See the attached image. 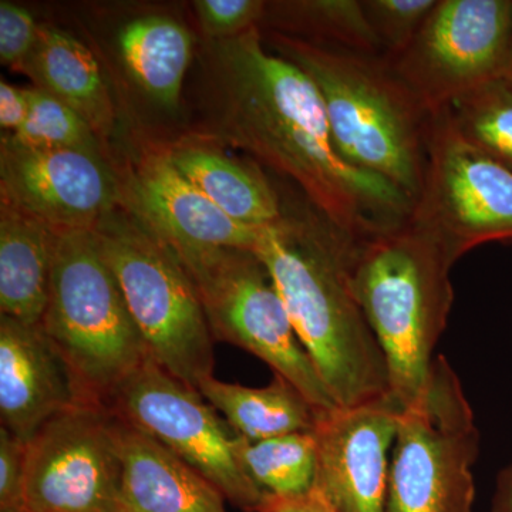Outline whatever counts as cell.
Wrapping results in <instances>:
<instances>
[{
  "mask_svg": "<svg viewBox=\"0 0 512 512\" xmlns=\"http://www.w3.org/2000/svg\"><path fill=\"white\" fill-rule=\"evenodd\" d=\"M352 241L325 220L285 214L262 227L252 251L271 274L293 328L342 409L392 396L386 357L350 289Z\"/></svg>",
  "mask_w": 512,
  "mask_h": 512,
  "instance_id": "2",
  "label": "cell"
},
{
  "mask_svg": "<svg viewBox=\"0 0 512 512\" xmlns=\"http://www.w3.org/2000/svg\"><path fill=\"white\" fill-rule=\"evenodd\" d=\"M28 120L5 136L19 146L37 150H82L101 154L99 136L86 120L63 101L30 87Z\"/></svg>",
  "mask_w": 512,
  "mask_h": 512,
  "instance_id": "26",
  "label": "cell"
},
{
  "mask_svg": "<svg viewBox=\"0 0 512 512\" xmlns=\"http://www.w3.org/2000/svg\"><path fill=\"white\" fill-rule=\"evenodd\" d=\"M89 406L66 360L40 325L0 316V420L28 441L59 414Z\"/></svg>",
  "mask_w": 512,
  "mask_h": 512,
  "instance_id": "16",
  "label": "cell"
},
{
  "mask_svg": "<svg viewBox=\"0 0 512 512\" xmlns=\"http://www.w3.org/2000/svg\"><path fill=\"white\" fill-rule=\"evenodd\" d=\"M281 35L316 45L384 57V50L366 18L362 0H303L269 6Z\"/></svg>",
  "mask_w": 512,
  "mask_h": 512,
  "instance_id": "23",
  "label": "cell"
},
{
  "mask_svg": "<svg viewBox=\"0 0 512 512\" xmlns=\"http://www.w3.org/2000/svg\"><path fill=\"white\" fill-rule=\"evenodd\" d=\"M480 451L474 412L446 357L436 356L419 399L399 417L387 512H473Z\"/></svg>",
  "mask_w": 512,
  "mask_h": 512,
  "instance_id": "8",
  "label": "cell"
},
{
  "mask_svg": "<svg viewBox=\"0 0 512 512\" xmlns=\"http://www.w3.org/2000/svg\"><path fill=\"white\" fill-rule=\"evenodd\" d=\"M37 30L32 13L22 6L0 2V62L22 70L36 43Z\"/></svg>",
  "mask_w": 512,
  "mask_h": 512,
  "instance_id": "30",
  "label": "cell"
},
{
  "mask_svg": "<svg viewBox=\"0 0 512 512\" xmlns=\"http://www.w3.org/2000/svg\"><path fill=\"white\" fill-rule=\"evenodd\" d=\"M493 512H512V466L505 467L497 477Z\"/></svg>",
  "mask_w": 512,
  "mask_h": 512,
  "instance_id": "33",
  "label": "cell"
},
{
  "mask_svg": "<svg viewBox=\"0 0 512 512\" xmlns=\"http://www.w3.org/2000/svg\"><path fill=\"white\" fill-rule=\"evenodd\" d=\"M215 57L225 140L295 181L322 220L357 241L412 215L399 188L340 156L318 87L259 28L215 43Z\"/></svg>",
  "mask_w": 512,
  "mask_h": 512,
  "instance_id": "1",
  "label": "cell"
},
{
  "mask_svg": "<svg viewBox=\"0 0 512 512\" xmlns=\"http://www.w3.org/2000/svg\"><path fill=\"white\" fill-rule=\"evenodd\" d=\"M29 89H19L5 80L0 82V127L6 133H16L28 120Z\"/></svg>",
  "mask_w": 512,
  "mask_h": 512,
  "instance_id": "31",
  "label": "cell"
},
{
  "mask_svg": "<svg viewBox=\"0 0 512 512\" xmlns=\"http://www.w3.org/2000/svg\"><path fill=\"white\" fill-rule=\"evenodd\" d=\"M92 231L151 360L198 390L214 372V336L184 266L124 205Z\"/></svg>",
  "mask_w": 512,
  "mask_h": 512,
  "instance_id": "6",
  "label": "cell"
},
{
  "mask_svg": "<svg viewBox=\"0 0 512 512\" xmlns=\"http://www.w3.org/2000/svg\"><path fill=\"white\" fill-rule=\"evenodd\" d=\"M171 251L195 286L214 340L261 359L274 375L298 387L320 414L338 409L293 328L271 274L254 252L185 247Z\"/></svg>",
  "mask_w": 512,
  "mask_h": 512,
  "instance_id": "7",
  "label": "cell"
},
{
  "mask_svg": "<svg viewBox=\"0 0 512 512\" xmlns=\"http://www.w3.org/2000/svg\"><path fill=\"white\" fill-rule=\"evenodd\" d=\"M501 79L507 80L508 83L512 84V26L510 40H508L507 55H505L503 74Z\"/></svg>",
  "mask_w": 512,
  "mask_h": 512,
  "instance_id": "34",
  "label": "cell"
},
{
  "mask_svg": "<svg viewBox=\"0 0 512 512\" xmlns=\"http://www.w3.org/2000/svg\"><path fill=\"white\" fill-rule=\"evenodd\" d=\"M123 205L168 247L254 251L262 227L232 220L175 168L170 153L150 151L123 183Z\"/></svg>",
  "mask_w": 512,
  "mask_h": 512,
  "instance_id": "15",
  "label": "cell"
},
{
  "mask_svg": "<svg viewBox=\"0 0 512 512\" xmlns=\"http://www.w3.org/2000/svg\"><path fill=\"white\" fill-rule=\"evenodd\" d=\"M26 511L126 512L111 410L77 407L28 441Z\"/></svg>",
  "mask_w": 512,
  "mask_h": 512,
  "instance_id": "12",
  "label": "cell"
},
{
  "mask_svg": "<svg viewBox=\"0 0 512 512\" xmlns=\"http://www.w3.org/2000/svg\"><path fill=\"white\" fill-rule=\"evenodd\" d=\"M512 0H437L399 55L386 60L430 114L501 79Z\"/></svg>",
  "mask_w": 512,
  "mask_h": 512,
  "instance_id": "11",
  "label": "cell"
},
{
  "mask_svg": "<svg viewBox=\"0 0 512 512\" xmlns=\"http://www.w3.org/2000/svg\"><path fill=\"white\" fill-rule=\"evenodd\" d=\"M55 232L6 198L0 200V312L40 325L49 301Z\"/></svg>",
  "mask_w": 512,
  "mask_h": 512,
  "instance_id": "19",
  "label": "cell"
},
{
  "mask_svg": "<svg viewBox=\"0 0 512 512\" xmlns=\"http://www.w3.org/2000/svg\"><path fill=\"white\" fill-rule=\"evenodd\" d=\"M28 443L0 429V512L26 511Z\"/></svg>",
  "mask_w": 512,
  "mask_h": 512,
  "instance_id": "29",
  "label": "cell"
},
{
  "mask_svg": "<svg viewBox=\"0 0 512 512\" xmlns=\"http://www.w3.org/2000/svg\"><path fill=\"white\" fill-rule=\"evenodd\" d=\"M259 512H338L326 495L313 487L309 493L296 497H275L266 494L264 505Z\"/></svg>",
  "mask_w": 512,
  "mask_h": 512,
  "instance_id": "32",
  "label": "cell"
},
{
  "mask_svg": "<svg viewBox=\"0 0 512 512\" xmlns=\"http://www.w3.org/2000/svg\"><path fill=\"white\" fill-rule=\"evenodd\" d=\"M464 140L512 168V84L495 79L443 109Z\"/></svg>",
  "mask_w": 512,
  "mask_h": 512,
  "instance_id": "25",
  "label": "cell"
},
{
  "mask_svg": "<svg viewBox=\"0 0 512 512\" xmlns=\"http://www.w3.org/2000/svg\"><path fill=\"white\" fill-rule=\"evenodd\" d=\"M89 406L109 409L150 353L93 231L55 234L49 301L40 323Z\"/></svg>",
  "mask_w": 512,
  "mask_h": 512,
  "instance_id": "5",
  "label": "cell"
},
{
  "mask_svg": "<svg viewBox=\"0 0 512 512\" xmlns=\"http://www.w3.org/2000/svg\"><path fill=\"white\" fill-rule=\"evenodd\" d=\"M119 45L137 86L158 106L177 110L191 63V33L168 16H144L124 26Z\"/></svg>",
  "mask_w": 512,
  "mask_h": 512,
  "instance_id": "22",
  "label": "cell"
},
{
  "mask_svg": "<svg viewBox=\"0 0 512 512\" xmlns=\"http://www.w3.org/2000/svg\"><path fill=\"white\" fill-rule=\"evenodd\" d=\"M23 512H30V511H23Z\"/></svg>",
  "mask_w": 512,
  "mask_h": 512,
  "instance_id": "35",
  "label": "cell"
},
{
  "mask_svg": "<svg viewBox=\"0 0 512 512\" xmlns=\"http://www.w3.org/2000/svg\"><path fill=\"white\" fill-rule=\"evenodd\" d=\"M403 407L393 396L320 414L316 487L338 512H387L389 453Z\"/></svg>",
  "mask_w": 512,
  "mask_h": 512,
  "instance_id": "14",
  "label": "cell"
},
{
  "mask_svg": "<svg viewBox=\"0 0 512 512\" xmlns=\"http://www.w3.org/2000/svg\"><path fill=\"white\" fill-rule=\"evenodd\" d=\"M109 410L198 471L239 510L261 511L266 493L242 466L238 434L197 389L154 360L128 377Z\"/></svg>",
  "mask_w": 512,
  "mask_h": 512,
  "instance_id": "9",
  "label": "cell"
},
{
  "mask_svg": "<svg viewBox=\"0 0 512 512\" xmlns=\"http://www.w3.org/2000/svg\"><path fill=\"white\" fill-rule=\"evenodd\" d=\"M113 416L126 512H228L227 498L207 478L144 431Z\"/></svg>",
  "mask_w": 512,
  "mask_h": 512,
  "instance_id": "17",
  "label": "cell"
},
{
  "mask_svg": "<svg viewBox=\"0 0 512 512\" xmlns=\"http://www.w3.org/2000/svg\"><path fill=\"white\" fill-rule=\"evenodd\" d=\"M20 72L30 77L37 89L79 113L97 136H109L116 119L113 101L99 62L76 37L39 25L35 46Z\"/></svg>",
  "mask_w": 512,
  "mask_h": 512,
  "instance_id": "18",
  "label": "cell"
},
{
  "mask_svg": "<svg viewBox=\"0 0 512 512\" xmlns=\"http://www.w3.org/2000/svg\"><path fill=\"white\" fill-rule=\"evenodd\" d=\"M460 259L488 242H512V168L471 146L443 110L431 114L426 170L412 215Z\"/></svg>",
  "mask_w": 512,
  "mask_h": 512,
  "instance_id": "10",
  "label": "cell"
},
{
  "mask_svg": "<svg viewBox=\"0 0 512 512\" xmlns=\"http://www.w3.org/2000/svg\"><path fill=\"white\" fill-rule=\"evenodd\" d=\"M168 153L175 168L232 220L266 227L284 218L278 194L258 168L197 141L175 144Z\"/></svg>",
  "mask_w": 512,
  "mask_h": 512,
  "instance_id": "20",
  "label": "cell"
},
{
  "mask_svg": "<svg viewBox=\"0 0 512 512\" xmlns=\"http://www.w3.org/2000/svg\"><path fill=\"white\" fill-rule=\"evenodd\" d=\"M437 0H362L366 18L384 50L383 59L399 55L412 42Z\"/></svg>",
  "mask_w": 512,
  "mask_h": 512,
  "instance_id": "27",
  "label": "cell"
},
{
  "mask_svg": "<svg viewBox=\"0 0 512 512\" xmlns=\"http://www.w3.org/2000/svg\"><path fill=\"white\" fill-rule=\"evenodd\" d=\"M0 195L50 231H92L123 205V183L101 154L0 143Z\"/></svg>",
  "mask_w": 512,
  "mask_h": 512,
  "instance_id": "13",
  "label": "cell"
},
{
  "mask_svg": "<svg viewBox=\"0 0 512 512\" xmlns=\"http://www.w3.org/2000/svg\"><path fill=\"white\" fill-rule=\"evenodd\" d=\"M242 466L266 494L296 497L309 493L318 476L315 434L293 433L261 441L239 437Z\"/></svg>",
  "mask_w": 512,
  "mask_h": 512,
  "instance_id": "24",
  "label": "cell"
},
{
  "mask_svg": "<svg viewBox=\"0 0 512 512\" xmlns=\"http://www.w3.org/2000/svg\"><path fill=\"white\" fill-rule=\"evenodd\" d=\"M195 12L205 35L228 40L258 28L265 18L268 3L261 0H197Z\"/></svg>",
  "mask_w": 512,
  "mask_h": 512,
  "instance_id": "28",
  "label": "cell"
},
{
  "mask_svg": "<svg viewBox=\"0 0 512 512\" xmlns=\"http://www.w3.org/2000/svg\"><path fill=\"white\" fill-rule=\"evenodd\" d=\"M239 437L261 441L293 433H313L320 413L298 387L274 375L265 387H247L208 377L198 387Z\"/></svg>",
  "mask_w": 512,
  "mask_h": 512,
  "instance_id": "21",
  "label": "cell"
},
{
  "mask_svg": "<svg viewBox=\"0 0 512 512\" xmlns=\"http://www.w3.org/2000/svg\"><path fill=\"white\" fill-rule=\"evenodd\" d=\"M279 56L318 87L340 156L416 202L426 170L431 114L383 57L274 33Z\"/></svg>",
  "mask_w": 512,
  "mask_h": 512,
  "instance_id": "4",
  "label": "cell"
},
{
  "mask_svg": "<svg viewBox=\"0 0 512 512\" xmlns=\"http://www.w3.org/2000/svg\"><path fill=\"white\" fill-rule=\"evenodd\" d=\"M457 259L412 217L352 241L349 285L386 357L390 390L409 407L426 389L453 308Z\"/></svg>",
  "mask_w": 512,
  "mask_h": 512,
  "instance_id": "3",
  "label": "cell"
}]
</instances>
